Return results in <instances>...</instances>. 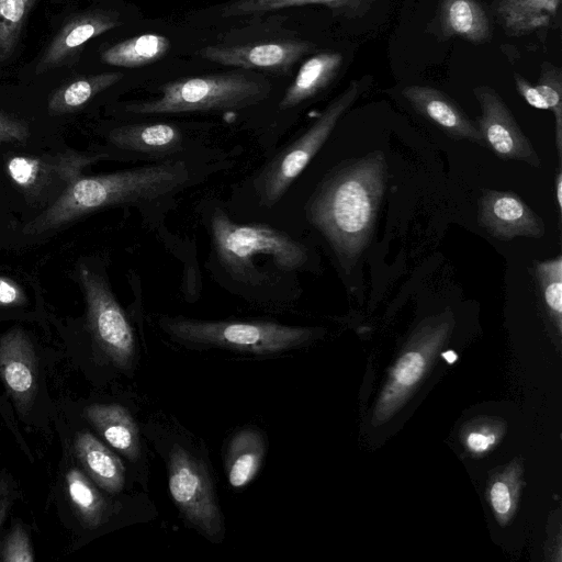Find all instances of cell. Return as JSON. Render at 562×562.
Returning a JSON list of instances; mask_svg holds the SVG:
<instances>
[{
	"mask_svg": "<svg viewBox=\"0 0 562 562\" xmlns=\"http://www.w3.org/2000/svg\"><path fill=\"white\" fill-rule=\"evenodd\" d=\"M79 280L94 341L116 368L127 371L134 363L136 340L126 314L101 276L81 267Z\"/></svg>",
	"mask_w": 562,
	"mask_h": 562,
	"instance_id": "ba28073f",
	"label": "cell"
},
{
	"mask_svg": "<svg viewBox=\"0 0 562 562\" xmlns=\"http://www.w3.org/2000/svg\"><path fill=\"white\" fill-rule=\"evenodd\" d=\"M13 499V488L8 474L0 475V528Z\"/></svg>",
	"mask_w": 562,
	"mask_h": 562,
	"instance_id": "8d00e7d4",
	"label": "cell"
},
{
	"mask_svg": "<svg viewBox=\"0 0 562 562\" xmlns=\"http://www.w3.org/2000/svg\"><path fill=\"white\" fill-rule=\"evenodd\" d=\"M190 180L189 165L173 158L108 175L79 177L23 232L41 234L100 209L164 198Z\"/></svg>",
	"mask_w": 562,
	"mask_h": 562,
	"instance_id": "7a4b0ae2",
	"label": "cell"
},
{
	"mask_svg": "<svg viewBox=\"0 0 562 562\" xmlns=\"http://www.w3.org/2000/svg\"><path fill=\"white\" fill-rule=\"evenodd\" d=\"M36 0H0V63L15 50L22 29Z\"/></svg>",
	"mask_w": 562,
	"mask_h": 562,
	"instance_id": "83f0119b",
	"label": "cell"
},
{
	"mask_svg": "<svg viewBox=\"0 0 562 562\" xmlns=\"http://www.w3.org/2000/svg\"><path fill=\"white\" fill-rule=\"evenodd\" d=\"M499 436V426L482 425L467 435L465 445L471 452L482 454L495 446Z\"/></svg>",
	"mask_w": 562,
	"mask_h": 562,
	"instance_id": "d6a6232c",
	"label": "cell"
},
{
	"mask_svg": "<svg viewBox=\"0 0 562 562\" xmlns=\"http://www.w3.org/2000/svg\"><path fill=\"white\" fill-rule=\"evenodd\" d=\"M386 164L375 151L334 172L312 196L307 214L344 265L366 248L384 194Z\"/></svg>",
	"mask_w": 562,
	"mask_h": 562,
	"instance_id": "6da1fadb",
	"label": "cell"
},
{
	"mask_svg": "<svg viewBox=\"0 0 562 562\" xmlns=\"http://www.w3.org/2000/svg\"><path fill=\"white\" fill-rule=\"evenodd\" d=\"M120 24L119 13L111 10H89L72 15L44 50L35 68L36 74L68 63L86 42Z\"/></svg>",
	"mask_w": 562,
	"mask_h": 562,
	"instance_id": "9a60e30c",
	"label": "cell"
},
{
	"mask_svg": "<svg viewBox=\"0 0 562 562\" xmlns=\"http://www.w3.org/2000/svg\"><path fill=\"white\" fill-rule=\"evenodd\" d=\"M99 156L63 154L54 157L13 156L7 161L10 179L27 196L38 198L55 180L67 187L80 177V171Z\"/></svg>",
	"mask_w": 562,
	"mask_h": 562,
	"instance_id": "4fadbf2b",
	"label": "cell"
},
{
	"mask_svg": "<svg viewBox=\"0 0 562 562\" xmlns=\"http://www.w3.org/2000/svg\"><path fill=\"white\" fill-rule=\"evenodd\" d=\"M29 136L30 130L25 122L0 112V143H21Z\"/></svg>",
	"mask_w": 562,
	"mask_h": 562,
	"instance_id": "836d02e7",
	"label": "cell"
},
{
	"mask_svg": "<svg viewBox=\"0 0 562 562\" xmlns=\"http://www.w3.org/2000/svg\"><path fill=\"white\" fill-rule=\"evenodd\" d=\"M271 86L257 75L229 72L180 78L159 88V95L128 103L135 115L239 110L268 98Z\"/></svg>",
	"mask_w": 562,
	"mask_h": 562,
	"instance_id": "277c9868",
	"label": "cell"
},
{
	"mask_svg": "<svg viewBox=\"0 0 562 562\" xmlns=\"http://www.w3.org/2000/svg\"><path fill=\"white\" fill-rule=\"evenodd\" d=\"M517 491V474L512 470L496 479L490 486L491 506L502 525L508 521L515 509Z\"/></svg>",
	"mask_w": 562,
	"mask_h": 562,
	"instance_id": "4dcf8cb0",
	"label": "cell"
},
{
	"mask_svg": "<svg viewBox=\"0 0 562 562\" xmlns=\"http://www.w3.org/2000/svg\"><path fill=\"white\" fill-rule=\"evenodd\" d=\"M122 77L121 72H105L68 82L57 89L49 98L48 112L52 115L74 112L98 93L120 81Z\"/></svg>",
	"mask_w": 562,
	"mask_h": 562,
	"instance_id": "d4e9b609",
	"label": "cell"
},
{
	"mask_svg": "<svg viewBox=\"0 0 562 562\" xmlns=\"http://www.w3.org/2000/svg\"><path fill=\"white\" fill-rule=\"evenodd\" d=\"M479 222L492 236L512 239L517 236L541 237L542 220L515 193L487 190L479 202Z\"/></svg>",
	"mask_w": 562,
	"mask_h": 562,
	"instance_id": "5bb4252c",
	"label": "cell"
},
{
	"mask_svg": "<svg viewBox=\"0 0 562 562\" xmlns=\"http://www.w3.org/2000/svg\"><path fill=\"white\" fill-rule=\"evenodd\" d=\"M368 77L352 80L317 120L297 138L277 154L260 171L256 187L260 202L272 206L288 191L293 181L327 140L345 112L368 87Z\"/></svg>",
	"mask_w": 562,
	"mask_h": 562,
	"instance_id": "8992f818",
	"label": "cell"
},
{
	"mask_svg": "<svg viewBox=\"0 0 562 562\" xmlns=\"http://www.w3.org/2000/svg\"><path fill=\"white\" fill-rule=\"evenodd\" d=\"M536 88L543 98L547 109L554 115L555 146L558 154L562 155V70L543 61Z\"/></svg>",
	"mask_w": 562,
	"mask_h": 562,
	"instance_id": "f546056e",
	"label": "cell"
},
{
	"mask_svg": "<svg viewBox=\"0 0 562 562\" xmlns=\"http://www.w3.org/2000/svg\"><path fill=\"white\" fill-rule=\"evenodd\" d=\"M69 498L82 520L89 528L101 526L108 514V505L94 484L78 469L66 474Z\"/></svg>",
	"mask_w": 562,
	"mask_h": 562,
	"instance_id": "484cf974",
	"label": "cell"
},
{
	"mask_svg": "<svg viewBox=\"0 0 562 562\" xmlns=\"http://www.w3.org/2000/svg\"><path fill=\"white\" fill-rule=\"evenodd\" d=\"M170 495L182 517L209 540L223 537V519L213 484L203 463L181 446L168 456Z\"/></svg>",
	"mask_w": 562,
	"mask_h": 562,
	"instance_id": "52a82bcc",
	"label": "cell"
},
{
	"mask_svg": "<svg viewBox=\"0 0 562 562\" xmlns=\"http://www.w3.org/2000/svg\"><path fill=\"white\" fill-rule=\"evenodd\" d=\"M159 324L165 333L183 345L224 348L259 356L288 351L303 345L313 336L311 328L274 322L161 317Z\"/></svg>",
	"mask_w": 562,
	"mask_h": 562,
	"instance_id": "5b68a950",
	"label": "cell"
},
{
	"mask_svg": "<svg viewBox=\"0 0 562 562\" xmlns=\"http://www.w3.org/2000/svg\"><path fill=\"white\" fill-rule=\"evenodd\" d=\"M368 3L369 0H235L222 9L221 15L240 16L308 4H323L333 10L358 12Z\"/></svg>",
	"mask_w": 562,
	"mask_h": 562,
	"instance_id": "4316f807",
	"label": "cell"
},
{
	"mask_svg": "<svg viewBox=\"0 0 562 562\" xmlns=\"http://www.w3.org/2000/svg\"><path fill=\"white\" fill-rule=\"evenodd\" d=\"M170 48V41L160 34L146 33L119 42L101 54L104 64L134 68L156 63Z\"/></svg>",
	"mask_w": 562,
	"mask_h": 562,
	"instance_id": "cb8c5ba5",
	"label": "cell"
},
{
	"mask_svg": "<svg viewBox=\"0 0 562 562\" xmlns=\"http://www.w3.org/2000/svg\"><path fill=\"white\" fill-rule=\"evenodd\" d=\"M266 442L261 432L254 428L241 429L234 435L226 453V473L229 485L241 488L257 475Z\"/></svg>",
	"mask_w": 562,
	"mask_h": 562,
	"instance_id": "44dd1931",
	"label": "cell"
},
{
	"mask_svg": "<svg viewBox=\"0 0 562 562\" xmlns=\"http://www.w3.org/2000/svg\"><path fill=\"white\" fill-rule=\"evenodd\" d=\"M26 302L21 286L7 277H0V306H18Z\"/></svg>",
	"mask_w": 562,
	"mask_h": 562,
	"instance_id": "e575fe53",
	"label": "cell"
},
{
	"mask_svg": "<svg viewBox=\"0 0 562 562\" xmlns=\"http://www.w3.org/2000/svg\"><path fill=\"white\" fill-rule=\"evenodd\" d=\"M555 193H557V201H558L559 210L561 211V209H562V173L561 172H559L557 175Z\"/></svg>",
	"mask_w": 562,
	"mask_h": 562,
	"instance_id": "74e56055",
	"label": "cell"
},
{
	"mask_svg": "<svg viewBox=\"0 0 562 562\" xmlns=\"http://www.w3.org/2000/svg\"><path fill=\"white\" fill-rule=\"evenodd\" d=\"M542 299L550 318L562 329V257L559 255L535 265Z\"/></svg>",
	"mask_w": 562,
	"mask_h": 562,
	"instance_id": "f1b7e54d",
	"label": "cell"
},
{
	"mask_svg": "<svg viewBox=\"0 0 562 562\" xmlns=\"http://www.w3.org/2000/svg\"><path fill=\"white\" fill-rule=\"evenodd\" d=\"M561 0H496L498 21L509 36H521L547 26Z\"/></svg>",
	"mask_w": 562,
	"mask_h": 562,
	"instance_id": "603a6c76",
	"label": "cell"
},
{
	"mask_svg": "<svg viewBox=\"0 0 562 562\" xmlns=\"http://www.w3.org/2000/svg\"><path fill=\"white\" fill-rule=\"evenodd\" d=\"M314 47L305 41L278 40L247 45H212L201 48L198 54L224 66L284 72Z\"/></svg>",
	"mask_w": 562,
	"mask_h": 562,
	"instance_id": "8fae6325",
	"label": "cell"
},
{
	"mask_svg": "<svg viewBox=\"0 0 562 562\" xmlns=\"http://www.w3.org/2000/svg\"><path fill=\"white\" fill-rule=\"evenodd\" d=\"M37 358L34 346L21 328L0 337V379L21 415L32 407L37 391Z\"/></svg>",
	"mask_w": 562,
	"mask_h": 562,
	"instance_id": "7c38bea8",
	"label": "cell"
},
{
	"mask_svg": "<svg viewBox=\"0 0 562 562\" xmlns=\"http://www.w3.org/2000/svg\"><path fill=\"white\" fill-rule=\"evenodd\" d=\"M75 451L89 476L104 491L116 494L125 484L122 461L88 431L76 436Z\"/></svg>",
	"mask_w": 562,
	"mask_h": 562,
	"instance_id": "ffe728a7",
	"label": "cell"
},
{
	"mask_svg": "<svg viewBox=\"0 0 562 562\" xmlns=\"http://www.w3.org/2000/svg\"><path fill=\"white\" fill-rule=\"evenodd\" d=\"M450 314L430 319L414 337L413 347L396 362L374 411L373 422L389 419L405 402L413 387L424 375L429 360L440 348L451 329Z\"/></svg>",
	"mask_w": 562,
	"mask_h": 562,
	"instance_id": "9c48e42d",
	"label": "cell"
},
{
	"mask_svg": "<svg viewBox=\"0 0 562 562\" xmlns=\"http://www.w3.org/2000/svg\"><path fill=\"white\" fill-rule=\"evenodd\" d=\"M2 560L4 562H33L34 555L31 548L30 538L25 529L16 524L8 535L3 551Z\"/></svg>",
	"mask_w": 562,
	"mask_h": 562,
	"instance_id": "1f68e13d",
	"label": "cell"
},
{
	"mask_svg": "<svg viewBox=\"0 0 562 562\" xmlns=\"http://www.w3.org/2000/svg\"><path fill=\"white\" fill-rule=\"evenodd\" d=\"M83 416L111 447L128 460L135 461L139 457L138 428L125 407L119 404H92L83 409Z\"/></svg>",
	"mask_w": 562,
	"mask_h": 562,
	"instance_id": "ac0fdd59",
	"label": "cell"
},
{
	"mask_svg": "<svg viewBox=\"0 0 562 562\" xmlns=\"http://www.w3.org/2000/svg\"><path fill=\"white\" fill-rule=\"evenodd\" d=\"M473 92L481 108L477 127L483 146L502 159L539 166L536 150L499 94L487 86H479Z\"/></svg>",
	"mask_w": 562,
	"mask_h": 562,
	"instance_id": "30bf717a",
	"label": "cell"
},
{
	"mask_svg": "<svg viewBox=\"0 0 562 562\" xmlns=\"http://www.w3.org/2000/svg\"><path fill=\"white\" fill-rule=\"evenodd\" d=\"M342 64L339 52L325 50L306 59L279 103L280 110H290L311 100L335 78Z\"/></svg>",
	"mask_w": 562,
	"mask_h": 562,
	"instance_id": "d6986e66",
	"label": "cell"
},
{
	"mask_svg": "<svg viewBox=\"0 0 562 562\" xmlns=\"http://www.w3.org/2000/svg\"><path fill=\"white\" fill-rule=\"evenodd\" d=\"M441 356L449 364L456 362V360L458 359V356L453 350L445 351Z\"/></svg>",
	"mask_w": 562,
	"mask_h": 562,
	"instance_id": "f35d334b",
	"label": "cell"
},
{
	"mask_svg": "<svg viewBox=\"0 0 562 562\" xmlns=\"http://www.w3.org/2000/svg\"><path fill=\"white\" fill-rule=\"evenodd\" d=\"M108 138L115 148L145 160H165L188 145L184 132L165 122L117 126L110 131Z\"/></svg>",
	"mask_w": 562,
	"mask_h": 562,
	"instance_id": "2e32d148",
	"label": "cell"
},
{
	"mask_svg": "<svg viewBox=\"0 0 562 562\" xmlns=\"http://www.w3.org/2000/svg\"><path fill=\"white\" fill-rule=\"evenodd\" d=\"M404 98L423 116L448 135L483 146L477 125L446 93L428 86H407Z\"/></svg>",
	"mask_w": 562,
	"mask_h": 562,
	"instance_id": "e0dca14e",
	"label": "cell"
},
{
	"mask_svg": "<svg viewBox=\"0 0 562 562\" xmlns=\"http://www.w3.org/2000/svg\"><path fill=\"white\" fill-rule=\"evenodd\" d=\"M212 243L217 259L235 279L259 284V266L268 261L282 273L302 269L308 260L307 248L271 226L238 224L222 211L210 218Z\"/></svg>",
	"mask_w": 562,
	"mask_h": 562,
	"instance_id": "3957f363",
	"label": "cell"
},
{
	"mask_svg": "<svg viewBox=\"0 0 562 562\" xmlns=\"http://www.w3.org/2000/svg\"><path fill=\"white\" fill-rule=\"evenodd\" d=\"M514 80L518 93L529 105L539 110H548L546 102L536 86L531 85L517 72L514 74Z\"/></svg>",
	"mask_w": 562,
	"mask_h": 562,
	"instance_id": "d590c367",
	"label": "cell"
},
{
	"mask_svg": "<svg viewBox=\"0 0 562 562\" xmlns=\"http://www.w3.org/2000/svg\"><path fill=\"white\" fill-rule=\"evenodd\" d=\"M440 24L447 36L480 44L490 40L491 24L477 0H441Z\"/></svg>",
	"mask_w": 562,
	"mask_h": 562,
	"instance_id": "7402d4cb",
	"label": "cell"
}]
</instances>
